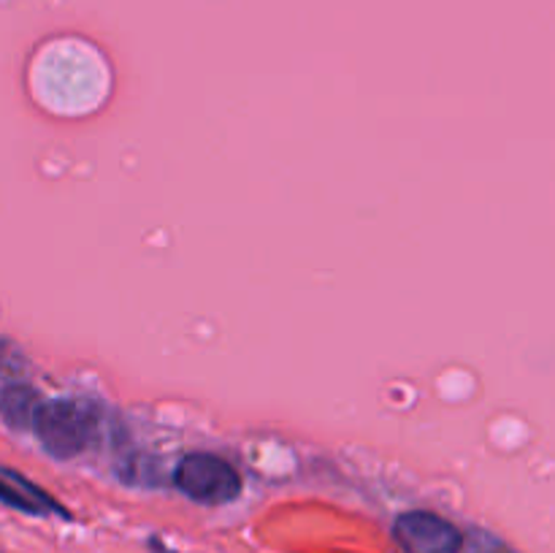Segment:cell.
<instances>
[{"instance_id": "obj_1", "label": "cell", "mask_w": 555, "mask_h": 553, "mask_svg": "<svg viewBox=\"0 0 555 553\" xmlns=\"http://www.w3.org/2000/svg\"><path fill=\"white\" fill-rule=\"evenodd\" d=\"M101 417L81 399L41 401L33 417V432L52 459L70 461L85 453L95 439Z\"/></svg>"}, {"instance_id": "obj_2", "label": "cell", "mask_w": 555, "mask_h": 553, "mask_svg": "<svg viewBox=\"0 0 555 553\" xmlns=\"http://www.w3.org/2000/svg\"><path fill=\"white\" fill-rule=\"evenodd\" d=\"M173 483L198 504H225L242 493V475L215 453H188L173 472Z\"/></svg>"}, {"instance_id": "obj_3", "label": "cell", "mask_w": 555, "mask_h": 553, "mask_svg": "<svg viewBox=\"0 0 555 553\" xmlns=\"http://www.w3.org/2000/svg\"><path fill=\"white\" fill-rule=\"evenodd\" d=\"M393 535L406 553H461L464 551V535L455 524L437 513L426 510H410L399 515Z\"/></svg>"}, {"instance_id": "obj_4", "label": "cell", "mask_w": 555, "mask_h": 553, "mask_svg": "<svg viewBox=\"0 0 555 553\" xmlns=\"http://www.w3.org/2000/svg\"><path fill=\"white\" fill-rule=\"evenodd\" d=\"M0 502L27 515H68L47 491L9 466H0Z\"/></svg>"}, {"instance_id": "obj_5", "label": "cell", "mask_w": 555, "mask_h": 553, "mask_svg": "<svg viewBox=\"0 0 555 553\" xmlns=\"http://www.w3.org/2000/svg\"><path fill=\"white\" fill-rule=\"evenodd\" d=\"M38 404H41V396L25 383L5 385L0 390V417L5 421V426H11L14 432H27L33 428V417H36Z\"/></svg>"}]
</instances>
